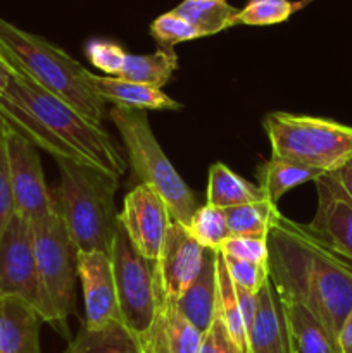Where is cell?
Returning <instances> with one entry per match:
<instances>
[{"instance_id":"cell-1","label":"cell","mask_w":352,"mask_h":353,"mask_svg":"<svg viewBox=\"0 0 352 353\" xmlns=\"http://www.w3.org/2000/svg\"><path fill=\"white\" fill-rule=\"evenodd\" d=\"M268 276L280 302L307 307L337 343L352 309L349 264L321 243L306 224L280 216L268 234Z\"/></svg>"},{"instance_id":"cell-2","label":"cell","mask_w":352,"mask_h":353,"mask_svg":"<svg viewBox=\"0 0 352 353\" xmlns=\"http://www.w3.org/2000/svg\"><path fill=\"white\" fill-rule=\"evenodd\" d=\"M0 59L10 72L26 76L90 123L102 126L107 102L90 85L88 69L61 47L0 17Z\"/></svg>"},{"instance_id":"cell-3","label":"cell","mask_w":352,"mask_h":353,"mask_svg":"<svg viewBox=\"0 0 352 353\" xmlns=\"http://www.w3.org/2000/svg\"><path fill=\"white\" fill-rule=\"evenodd\" d=\"M55 162L61 179L52 200L76 248L110 255L119 230V212L114 202L119 179L69 159Z\"/></svg>"},{"instance_id":"cell-4","label":"cell","mask_w":352,"mask_h":353,"mask_svg":"<svg viewBox=\"0 0 352 353\" xmlns=\"http://www.w3.org/2000/svg\"><path fill=\"white\" fill-rule=\"evenodd\" d=\"M6 93L23 103L57 140L78 155L83 164L117 179L124 174L126 159L119 145L100 124L90 123L61 99L17 72H10Z\"/></svg>"},{"instance_id":"cell-5","label":"cell","mask_w":352,"mask_h":353,"mask_svg":"<svg viewBox=\"0 0 352 353\" xmlns=\"http://www.w3.org/2000/svg\"><path fill=\"white\" fill-rule=\"evenodd\" d=\"M107 116L116 126L126 148L128 162L141 185L154 188L168 205L171 219L186 226L199 209L197 196L159 145L148 123L147 110L113 105Z\"/></svg>"},{"instance_id":"cell-6","label":"cell","mask_w":352,"mask_h":353,"mask_svg":"<svg viewBox=\"0 0 352 353\" xmlns=\"http://www.w3.org/2000/svg\"><path fill=\"white\" fill-rule=\"evenodd\" d=\"M31 230L43 300L41 321L69 340L68 321L76 312L79 250L55 207L45 219L31 224Z\"/></svg>"},{"instance_id":"cell-7","label":"cell","mask_w":352,"mask_h":353,"mask_svg":"<svg viewBox=\"0 0 352 353\" xmlns=\"http://www.w3.org/2000/svg\"><path fill=\"white\" fill-rule=\"evenodd\" d=\"M271 155L316 169L338 171L352 159V126L331 119L269 112L262 121Z\"/></svg>"},{"instance_id":"cell-8","label":"cell","mask_w":352,"mask_h":353,"mask_svg":"<svg viewBox=\"0 0 352 353\" xmlns=\"http://www.w3.org/2000/svg\"><path fill=\"white\" fill-rule=\"evenodd\" d=\"M117 309L124 326L140 340L155 317V264L141 257L119 226L110 248Z\"/></svg>"},{"instance_id":"cell-9","label":"cell","mask_w":352,"mask_h":353,"mask_svg":"<svg viewBox=\"0 0 352 353\" xmlns=\"http://www.w3.org/2000/svg\"><path fill=\"white\" fill-rule=\"evenodd\" d=\"M6 154L16 214L30 224L45 219L54 210V202L38 148L6 124Z\"/></svg>"},{"instance_id":"cell-10","label":"cell","mask_w":352,"mask_h":353,"mask_svg":"<svg viewBox=\"0 0 352 353\" xmlns=\"http://www.w3.org/2000/svg\"><path fill=\"white\" fill-rule=\"evenodd\" d=\"M0 295L24 300L41 317L43 300L35 257L33 230L17 214L0 238Z\"/></svg>"},{"instance_id":"cell-11","label":"cell","mask_w":352,"mask_h":353,"mask_svg":"<svg viewBox=\"0 0 352 353\" xmlns=\"http://www.w3.org/2000/svg\"><path fill=\"white\" fill-rule=\"evenodd\" d=\"M171 223L168 205L150 186L140 183L124 196L119 226L135 250L147 261L157 262Z\"/></svg>"},{"instance_id":"cell-12","label":"cell","mask_w":352,"mask_h":353,"mask_svg":"<svg viewBox=\"0 0 352 353\" xmlns=\"http://www.w3.org/2000/svg\"><path fill=\"white\" fill-rule=\"evenodd\" d=\"M206 250L183 224L173 221L155 262V295L166 302H178L200 272Z\"/></svg>"},{"instance_id":"cell-13","label":"cell","mask_w":352,"mask_h":353,"mask_svg":"<svg viewBox=\"0 0 352 353\" xmlns=\"http://www.w3.org/2000/svg\"><path fill=\"white\" fill-rule=\"evenodd\" d=\"M317 207L307 230L338 257L352 261V200L335 176L323 174L314 181Z\"/></svg>"},{"instance_id":"cell-14","label":"cell","mask_w":352,"mask_h":353,"mask_svg":"<svg viewBox=\"0 0 352 353\" xmlns=\"http://www.w3.org/2000/svg\"><path fill=\"white\" fill-rule=\"evenodd\" d=\"M78 279L85 300V326L102 327L113 321H121L110 255L79 252Z\"/></svg>"},{"instance_id":"cell-15","label":"cell","mask_w":352,"mask_h":353,"mask_svg":"<svg viewBox=\"0 0 352 353\" xmlns=\"http://www.w3.org/2000/svg\"><path fill=\"white\" fill-rule=\"evenodd\" d=\"M247 345L248 353H299L269 279L257 292V305L247 331Z\"/></svg>"},{"instance_id":"cell-16","label":"cell","mask_w":352,"mask_h":353,"mask_svg":"<svg viewBox=\"0 0 352 353\" xmlns=\"http://www.w3.org/2000/svg\"><path fill=\"white\" fill-rule=\"evenodd\" d=\"M157 309L147 333L140 338L144 353H199L202 331L182 316L176 303L155 295Z\"/></svg>"},{"instance_id":"cell-17","label":"cell","mask_w":352,"mask_h":353,"mask_svg":"<svg viewBox=\"0 0 352 353\" xmlns=\"http://www.w3.org/2000/svg\"><path fill=\"white\" fill-rule=\"evenodd\" d=\"M41 323L30 303L0 295V353H41Z\"/></svg>"},{"instance_id":"cell-18","label":"cell","mask_w":352,"mask_h":353,"mask_svg":"<svg viewBox=\"0 0 352 353\" xmlns=\"http://www.w3.org/2000/svg\"><path fill=\"white\" fill-rule=\"evenodd\" d=\"M217 261L219 252L206 250L200 272L176 302V309L200 331L213 323L217 310Z\"/></svg>"},{"instance_id":"cell-19","label":"cell","mask_w":352,"mask_h":353,"mask_svg":"<svg viewBox=\"0 0 352 353\" xmlns=\"http://www.w3.org/2000/svg\"><path fill=\"white\" fill-rule=\"evenodd\" d=\"M90 85L95 88V92L102 97L106 102L113 105L130 107V109L140 110H178L182 109V103L173 100L166 95L162 90L150 88L141 83L128 81V79L116 78V76H100L88 74Z\"/></svg>"},{"instance_id":"cell-20","label":"cell","mask_w":352,"mask_h":353,"mask_svg":"<svg viewBox=\"0 0 352 353\" xmlns=\"http://www.w3.org/2000/svg\"><path fill=\"white\" fill-rule=\"evenodd\" d=\"M206 199L209 205L217 207L221 210L233 209V207L247 205V203L268 200L261 186L247 181L231 171L223 162H214L209 168V178H207Z\"/></svg>"},{"instance_id":"cell-21","label":"cell","mask_w":352,"mask_h":353,"mask_svg":"<svg viewBox=\"0 0 352 353\" xmlns=\"http://www.w3.org/2000/svg\"><path fill=\"white\" fill-rule=\"evenodd\" d=\"M62 353H144V348L123 321H113L102 327L83 324Z\"/></svg>"},{"instance_id":"cell-22","label":"cell","mask_w":352,"mask_h":353,"mask_svg":"<svg viewBox=\"0 0 352 353\" xmlns=\"http://www.w3.org/2000/svg\"><path fill=\"white\" fill-rule=\"evenodd\" d=\"M282 303V302H280ZM286 327L299 353H338L337 343L321 321L302 303H282Z\"/></svg>"},{"instance_id":"cell-23","label":"cell","mask_w":352,"mask_h":353,"mask_svg":"<svg viewBox=\"0 0 352 353\" xmlns=\"http://www.w3.org/2000/svg\"><path fill=\"white\" fill-rule=\"evenodd\" d=\"M321 176L323 172L316 171V169L306 168V165L295 164V162L275 157V155L262 162L261 168L257 169L259 186L273 203H278V200L290 190L297 188L304 183L316 181Z\"/></svg>"},{"instance_id":"cell-24","label":"cell","mask_w":352,"mask_h":353,"mask_svg":"<svg viewBox=\"0 0 352 353\" xmlns=\"http://www.w3.org/2000/svg\"><path fill=\"white\" fill-rule=\"evenodd\" d=\"M176 68H178V55L175 48L159 47L154 54H128L124 59L123 71L116 78L162 90Z\"/></svg>"},{"instance_id":"cell-25","label":"cell","mask_w":352,"mask_h":353,"mask_svg":"<svg viewBox=\"0 0 352 353\" xmlns=\"http://www.w3.org/2000/svg\"><path fill=\"white\" fill-rule=\"evenodd\" d=\"M173 10L188 21L199 31L200 37H211L231 26H237L240 9L230 6L226 0H211V2L183 0Z\"/></svg>"},{"instance_id":"cell-26","label":"cell","mask_w":352,"mask_h":353,"mask_svg":"<svg viewBox=\"0 0 352 353\" xmlns=\"http://www.w3.org/2000/svg\"><path fill=\"white\" fill-rule=\"evenodd\" d=\"M224 216H226L230 236H251L268 240L269 231L282 214L271 200H261V202L224 210Z\"/></svg>"},{"instance_id":"cell-27","label":"cell","mask_w":352,"mask_h":353,"mask_svg":"<svg viewBox=\"0 0 352 353\" xmlns=\"http://www.w3.org/2000/svg\"><path fill=\"white\" fill-rule=\"evenodd\" d=\"M217 314L223 319L228 333L235 340V343L242 348V352L248 353L247 345V326H245L244 316H242L240 305H238L235 285L228 274L224 262L221 259L217 261Z\"/></svg>"},{"instance_id":"cell-28","label":"cell","mask_w":352,"mask_h":353,"mask_svg":"<svg viewBox=\"0 0 352 353\" xmlns=\"http://www.w3.org/2000/svg\"><path fill=\"white\" fill-rule=\"evenodd\" d=\"M185 228L188 230L190 236L207 250L219 252L221 245L230 236L224 210L209 203L199 205Z\"/></svg>"},{"instance_id":"cell-29","label":"cell","mask_w":352,"mask_h":353,"mask_svg":"<svg viewBox=\"0 0 352 353\" xmlns=\"http://www.w3.org/2000/svg\"><path fill=\"white\" fill-rule=\"evenodd\" d=\"M304 2L290 0H248L244 9L238 10V24L247 26H271L285 23Z\"/></svg>"},{"instance_id":"cell-30","label":"cell","mask_w":352,"mask_h":353,"mask_svg":"<svg viewBox=\"0 0 352 353\" xmlns=\"http://www.w3.org/2000/svg\"><path fill=\"white\" fill-rule=\"evenodd\" d=\"M150 34L161 48H173L183 41L202 38L199 31L188 21L178 16L175 10H169V12L155 17L150 24Z\"/></svg>"},{"instance_id":"cell-31","label":"cell","mask_w":352,"mask_h":353,"mask_svg":"<svg viewBox=\"0 0 352 353\" xmlns=\"http://www.w3.org/2000/svg\"><path fill=\"white\" fill-rule=\"evenodd\" d=\"M85 54L90 64L106 72V76H119L128 52H124V48L114 41L90 40L86 43Z\"/></svg>"},{"instance_id":"cell-32","label":"cell","mask_w":352,"mask_h":353,"mask_svg":"<svg viewBox=\"0 0 352 353\" xmlns=\"http://www.w3.org/2000/svg\"><path fill=\"white\" fill-rule=\"evenodd\" d=\"M221 259H223L224 268H226L231 281L237 286H240V288L248 290L252 293H257L261 290V286L269 279L268 265L238 261V259L224 257V255H221Z\"/></svg>"},{"instance_id":"cell-33","label":"cell","mask_w":352,"mask_h":353,"mask_svg":"<svg viewBox=\"0 0 352 353\" xmlns=\"http://www.w3.org/2000/svg\"><path fill=\"white\" fill-rule=\"evenodd\" d=\"M219 254L238 261L268 265V240L251 236H228L221 245Z\"/></svg>"},{"instance_id":"cell-34","label":"cell","mask_w":352,"mask_h":353,"mask_svg":"<svg viewBox=\"0 0 352 353\" xmlns=\"http://www.w3.org/2000/svg\"><path fill=\"white\" fill-rule=\"evenodd\" d=\"M16 216L12 188H10L9 168L6 154V124L0 119V238Z\"/></svg>"},{"instance_id":"cell-35","label":"cell","mask_w":352,"mask_h":353,"mask_svg":"<svg viewBox=\"0 0 352 353\" xmlns=\"http://www.w3.org/2000/svg\"><path fill=\"white\" fill-rule=\"evenodd\" d=\"M199 353H244L242 348L235 343L231 334L228 333L226 326H224L217 310L211 326L204 331Z\"/></svg>"},{"instance_id":"cell-36","label":"cell","mask_w":352,"mask_h":353,"mask_svg":"<svg viewBox=\"0 0 352 353\" xmlns=\"http://www.w3.org/2000/svg\"><path fill=\"white\" fill-rule=\"evenodd\" d=\"M235 293H237L238 305H240L242 316H244L245 326H247V331H248V326H251L252 317H254V312H255V305H257V293H252L248 292V290L240 288V286L237 285H235Z\"/></svg>"},{"instance_id":"cell-37","label":"cell","mask_w":352,"mask_h":353,"mask_svg":"<svg viewBox=\"0 0 352 353\" xmlns=\"http://www.w3.org/2000/svg\"><path fill=\"white\" fill-rule=\"evenodd\" d=\"M337 347L338 353H352V309L342 324V330L337 338Z\"/></svg>"},{"instance_id":"cell-38","label":"cell","mask_w":352,"mask_h":353,"mask_svg":"<svg viewBox=\"0 0 352 353\" xmlns=\"http://www.w3.org/2000/svg\"><path fill=\"white\" fill-rule=\"evenodd\" d=\"M331 174H333L335 179H337V181L344 186V190L347 192V195L351 196V200H352V159L344 165V168L338 169V171H335V172H331Z\"/></svg>"},{"instance_id":"cell-39","label":"cell","mask_w":352,"mask_h":353,"mask_svg":"<svg viewBox=\"0 0 352 353\" xmlns=\"http://www.w3.org/2000/svg\"><path fill=\"white\" fill-rule=\"evenodd\" d=\"M9 83H10V71H9V68L6 65V62L0 59V97L7 92V88H9Z\"/></svg>"},{"instance_id":"cell-40","label":"cell","mask_w":352,"mask_h":353,"mask_svg":"<svg viewBox=\"0 0 352 353\" xmlns=\"http://www.w3.org/2000/svg\"><path fill=\"white\" fill-rule=\"evenodd\" d=\"M193 2H211V0H193Z\"/></svg>"}]
</instances>
